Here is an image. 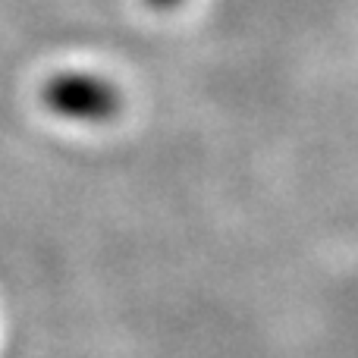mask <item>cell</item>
Returning <instances> with one entry per match:
<instances>
[{"instance_id":"1","label":"cell","mask_w":358,"mask_h":358,"mask_svg":"<svg viewBox=\"0 0 358 358\" xmlns=\"http://www.w3.org/2000/svg\"><path fill=\"white\" fill-rule=\"evenodd\" d=\"M48 101L50 107H57L66 117H85V120L107 117L117 107L110 88L88 79H69V82H60V85H50Z\"/></svg>"}]
</instances>
